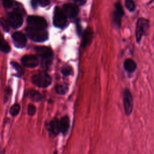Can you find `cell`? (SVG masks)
<instances>
[{
	"instance_id": "26",
	"label": "cell",
	"mask_w": 154,
	"mask_h": 154,
	"mask_svg": "<svg viewBox=\"0 0 154 154\" xmlns=\"http://www.w3.org/2000/svg\"><path fill=\"white\" fill-rule=\"evenodd\" d=\"M36 112V108L34 105L29 104L28 106V114L29 116H33Z\"/></svg>"
},
{
	"instance_id": "7",
	"label": "cell",
	"mask_w": 154,
	"mask_h": 154,
	"mask_svg": "<svg viewBox=\"0 0 154 154\" xmlns=\"http://www.w3.org/2000/svg\"><path fill=\"white\" fill-rule=\"evenodd\" d=\"M7 20L11 26L14 28H19L23 23V17L21 13L17 10H14L10 13Z\"/></svg>"
},
{
	"instance_id": "12",
	"label": "cell",
	"mask_w": 154,
	"mask_h": 154,
	"mask_svg": "<svg viewBox=\"0 0 154 154\" xmlns=\"http://www.w3.org/2000/svg\"><path fill=\"white\" fill-rule=\"evenodd\" d=\"M62 10L66 17L72 18L78 14L79 8L76 5L72 4H66L63 5Z\"/></svg>"
},
{
	"instance_id": "14",
	"label": "cell",
	"mask_w": 154,
	"mask_h": 154,
	"mask_svg": "<svg viewBox=\"0 0 154 154\" xmlns=\"http://www.w3.org/2000/svg\"><path fill=\"white\" fill-rule=\"evenodd\" d=\"M49 131L51 132V134L57 135L60 132V120L57 119H53L49 123Z\"/></svg>"
},
{
	"instance_id": "28",
	"label": "cell",
	"mask_w": 154,
	"mask_h": 154,
	"mask_svg": "<svg viewBox=\"0 0 154 154\" xmlns=\"http://www.w3.org/2000/svg\"><path fill=\"white\" fill-rule=\"evenodd\" d=\"M73 1L79 5H83L86 2V0H73Z\"/></svg>"
},
{
	"instance_id": "6",
	"label": "cell",
	"mask_w": 154,
	"mask_h": 154,
	"mask_svg": "<svg viewBox=\"0 0 154 154\" xmlns=\"http://www.w3.org/2000/svg\"><path fill=\"white\" fill-rule=\"evenodd\" d=\"M28 26L40 29H45L47 26L46 20L42 17L29 16L27 19Z\"/></svg>"
},
{
	"instance_id": "10",
	"label": "cell",
	"mask_w": 154,
	"mask_h": 154,
	"mask_svg": "<svg viewBox=\"0 0 154 154\" xmlns=\"http://www.w3.org/2000/svg\"><path fill=\"white\" fill-rule=\"evenodd\" d=\"M13 43L16 47L19 48H24L26 44V38L24 34L20 32H14L12 35Z\"/></svg>"
},
{
	"instance_id": "25",
	"label": "cell",
	"mask_w": 154,
	"mask_h": 154,
	"mask_svg": "<svg viewBox=\"0 0 154 154\" xmlns=\"http://www.w3.org/2000/svg\"><path fill=\"white\" fill-rule=\"evenodd\" d=\"M63 74L64 75H69L72 73V70L71 69V67L69 66H66L64 67H63V68L62 69V70H61Z\"/></svg>"
},
{
	"instance_id": "1",
	"label": "cell",
	"mask_w": 154,
	"mask_h": 154,
	"mask_svg": "<svg viewBox=\"0 0 154 154\" xmlns=\"http://www.w3.org/2000/svg\"><path fill=\"white\" fill-rule=\"evenodd\" d=\"M26 32L29 38L34 42H42L48 38V34L45 29H35L28 26L26 28Z\"/></svg>"
},
{
	"instance_id": "13",
	"label": "cell",
	"mask_w": 154,
	"mask_h": 154,
	"mask_svg": "<svg viewBox=\"0 0 154 154\" xmlns=\"http://www.w3.org/2000/svg\"><path fill=\"white\" fill-rule=\"evenodd\" d=\"M93 35V32L92 29L90 28H87L85 29V31H84L83 37H82V46L83 47L87 46L88 45H89L91 43V42L92 40Z\"/></svg>"
},
{
	"instance_id": "15",
	"label": "cell",
	"mask_w": 154,
	"mask_h": 154,
	"mask_svg": "<svg viewBox=\"0 0 154 154\" xmlns=\"http://www.w3.org/2000/svg\"><path fill=\"white\" fill-rule=\"evenodd\" d=\"M59 120H60V132L63 134H65L68 131L69 128V125H70L69 118L67 116H64Z\"/></svg>"
},
{
	"instance_id": "3",
	"label": "cell",
	"mask_w": 154,
	"mask_h": 154,
	"mask_svg": "<svg viewBox=\"0 0 154 154\" xmlns=\"http://www.w3.org/2000/svg\"><path fill=\"white\" fill-rule=\"evenodd\" d=\"M149 28V20L144 17H140L138 19L136 24L135 37L137 43H140L141 40Z\"/></svg>"
},
{
	"instance_id": "21",
	"label": "cell",
	"mask_w": 154,
	"mask_h": 154,
	"mask_svg": "<svg viewBox=\"0 0 154 154\" xmlns=\"http://www.w3.org/2000/svg\"><path fill=\"white\" fill-rule=\"evenodd\" d=\"M125 7L131 12L135 10V4L133 0H125Z\"/></svg>"
},
{
	"instance_id": "17",
	"label": "cell",
	"mask_w": 154,
	"mask_h": 154,
	"mask_svg": "<svg viewBox=\"0 0 154 154\" xmlns=\"http://www.w3.org/2000/svg\"><path fill=\"white\" fill-rule=\"evenodd\" d=\"M0 50L4 52L7 53L10 51V47L8 43L5 41L0 32Z\"/></svg>"
},
{
	"instance_id": "4",
	"label": "cell",
	"mask_w": 154,
	"mask_h": 154,
	"mask_svg": "<svg viewBox=\"0 0 154 154\" xmlns=\"http://www.w3.org/2000/svg\"><path fill=\"white\" fill-rule=\"evenodd\" d=\"M31 81L38 87L45 88L51 84L52 79L51 76L46 72H40L32 76Z\"/></svg>"
},
{
	"instance_id": "24",
	"label": "cell",
	"mask_w": 154,
	"mask_h": 154,
	"mask_svg": "<svg viewBox=\"0 0 154 154\" xmlns=\"http://www.w3.org/2000/svg\"><path fill=\"white\" fill-rule=\"evenodd\" d=\"M0 25L2 26V27L3 28V29L6 31H8L10 29V24L7 20V19H5L4 18H1L0 19Z\"/></svg>"
},
{
	"instance_id": "23",
	"label": "cell",
	"mask_w": 154,
	"mask_h": 154,
	"mask_svg": "<svg viewBox=\"0 0 154 154\" xmlns=\"http://www.w3.org/2000/svg\"><path fill=\"white\" fill-rule=\"evenodd\" d=\"M11 66L13 67V68L16 70V71L17 72V73L19 75H22L23 73V70L22 69V67L17 63L16 62H11Z\"/></svg>"
},
{
	"instance_id": "5",
	"label": "cell",
	"mask_w": 154,
	"mask_h": 154,
	"mask_svg": "<svg viewBox=\"0 0 154 154\" xmlns=\"http://www.w3.org/2000/svg\"><path fill=\"white\" fill-rule=\"evenodd\" d=\"M123 103L125 114L127 116L130 115L133 110V98L128 88L125 89L123 93Z\"/></svg>"
},
{
	"instance_id": "18",
	"label": "cell",
	"mask_w": 154,
	"mask_h": 154,
	"mask_svg": "<svg viewBox=\"0 0 154 154\" xmlns=\"http://www.w3.org/2000/svg\"><path fill=\"white\" fill-rule=\"evenodd\" d=\"M28 97L34 101H39L42 99V95L35 90H30L28 93Z\"/></svg>"
},
{
	"instance_id": "19",
	"label": "cell",
	"mask_w": 154,
	"mask_h": 154,
	"mask_svg": "<svg viewBox=\"0 0 154 154\" xmlns=\"http://www.w3.org/2000/svg\"><path fill=\"white\" fill-rule=\"evenodd\" d=\"M49 3V0H32L31 4L33 7H37L38 5L42 7L47 6Z\"/></svg>"
},
{
	"instance_id": "2",
	"label": "cell",
	"mask_w": 154,
	"mask_h": 154,
	"mask_svg": "<svg viewBox=\"0 0 154 154\" xmlns=\"http://www.w3.org/2000/svg\"><path fill=\"white\" fill-rule=\"evenodd\" d=\"M35 51L42 58L43 66L44 67H48L51 63L53 57L51 49L46 46H37L35 48Z\"/></svg>"
},
{
	"instance_id": "22",
	"label": "cell",
	"mask_w": 154,
	"mask_h": 154,
	"mask_svg": "<svg viewBox=\"0 0 154 154\" xmlns=\"http://www.w3.org/2000/svg\"><path fill=\"white\" fill-rule=\"evenodd\" d=\"M20 105L18 103H15L11 107L10 109V113L11 114V115L13 116H16L19 114L20 111Z\"/></svg>"
},
{
	"instance_id": "27",
	"label": "cell",
	"mask_w": 154,
	"mask_h": 154,
	"mask_svg": "<svg viewBox=\"0 0 154 154\" xmlns=\"http://www.w3.org/2000/svg\"><path fill=\"white\" fill-rule=\"evenodd\" d=\"M3 5L5 8H10L13 5L12 0H2Z\"/></svg>"
},
{
	"instance_id": "8",
	"label": "cell",
	"mask_w": 154,
	"mask_h": 154,
	"mask_svg": "<svg viewBox=\"0 0 154 154\" xmlns=\"http://www.w3.org/2000/svg\"><path fill=\"white\" fill-rule=\"evenodd\" d=\"M114 7L112 16L113 22L118 28H120L122 25V19L124 15V10L122 4L119 2L115 4Z\"/></svg>"
},
{
	"instance_id": "16",
	"label": "cell",
	"mask_w": 154,
	"mask_h": 154,
	"mask_svg": "<svg viewBox=\"0 0 154 154\" xmlns=\"http://www.w3.org/2000/svg\"><path fill=\"white\" fill-rule=\"evenodd\" d=\"M124 68L129 73L134 72L137 69L136 63L131 58H128L124 61Z\"/></svg>"
},
{
	"instance_id": "9",
	"label": "cell",
	"mask_w": 154,
	"mask_h": 154,
	"mask_svg": "<svg viewBox=\"0 0 154 154\" xmlns=\"http://www.w3.org/2000/svg\"><path fill=\"white\" fill-rule=\"evenodd\" d=\"M66 17L62 10L56 8L53 19L54 25L58 28H63L66 23Z\"/></svg>"
},
{
	"instance_id": "20",
	"label": "cell",
	"mask_w": 154,
	"mask_h": 154,
	"mask_svg": "<svg viewBox=\"0 0 154 154\" xmlns=\"http://www.w3.org/2000/svg\"><path fill=\"white\" fill-rule=\"evenodd\" d=\"M67 86L65 84H59L55 87V91L57 93L64 94L67 91Z\"/></svg>"
},
{
	"instance_id": "11",
	"label": "cell",
	"mask_w": 154,
	"mask_h": 154,
	"mask_svg": "<svg viewBox=\"0 0 154 154\" xmlns=\"http://www.w3.org/2000/svg\"><path fill=\"white\" fill-rule=\"evenodd\" d=\"M22 64L26 67L33 68L38 66V60L37 58L33 55H25L21 59Z\"/></svg>"
}]
</instances>
